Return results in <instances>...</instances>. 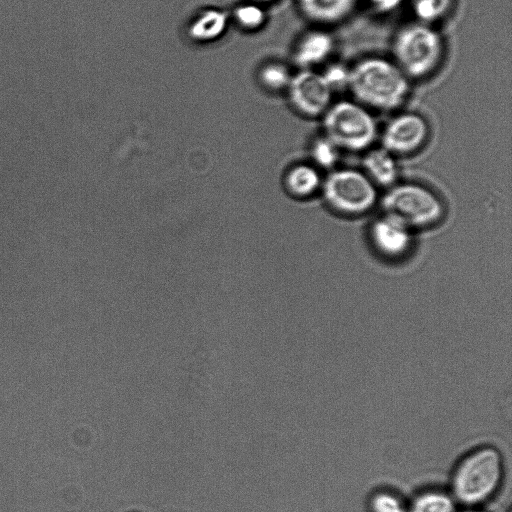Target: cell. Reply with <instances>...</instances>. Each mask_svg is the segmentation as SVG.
Wrapping results in <instances>:
<instances>
[{
    "label": "cell",
    "instance_id": "obj_15",
    "mask_svg": "<svg viewBox=\"0 0 512 512\" xmlns=\"http://www.w3.org/2000/svg\"><path fill=\"white\" fill-rule=\"evenodd\" d=\"M408 512H456V500L439 490H429L418 494Z\"/></svg>",
    "mask_w": 512,
    "mask_h": 512
},
{
    "label": "cell",
    "instance_id": "obj_10",
    "mask_svg": "<svg viewBox=\"0 0 512 512\" xmlns=\"http://www.w3.org/2000/svg\"><path fill=\"white\" fill-rule=\"evenodd\" d=\"M334 48V40L326 31L315 29L297 42L293 58L302 69H312L326 61Z\"/></svg>",
    "mask_w": 512,
    "mask_h": 512
},
{
    "label": "cell",
    "instance_id": "obj_7",
    "mask_svg": "<svg viewBox=\"0 0 512 512\" xmlns=\"http://www.w3.org/2000/svg\"><path fill=\"white\" fill-rule=\"evenodd\" d=\"M293 108L303 116H322L332 104L333 89L322 74L312 69H302L292 76L287 88Z\"/></svg>",
    "mask_w": 512,
    "mask_h": 512
},
{
    "label": "cell",
    "instance_id": "obj_23",
    "mask_svg": "<svg viewBox=\"0 0 512 512\" xmlns=\"http://www.w3.org/2000/svg\"><path fill=\"white\" fill-rule=\"evenodd\" d=\"M464 512H486L484 510H480V509H477V508H471V509H467L466 511Z\"/></svg>",
    "mask_w": 512,
    "mask_h": 512
},
{
    "label": "cell",
    "instance_id": "obj_5",
    "mask_svg": "<svg viewBox=\"0 0 512 512\" xmlns=\"http://www.w3.org/2000/svg\"><path fill=\"white\" fill-rule=\"evenodd\" d=\"M383 214L391 216L410 229L437 224L445 214V205L429 187L414 183H396L382 198Z\"/></svg>",
    "mask_w": 512,
    "mask_h": 512
},
{
    "label": "cell",
    "instance_id": "obj_24",
    "mask_svg": "<svg viewBox=\"0 0 512 512\" xmlns=\"http://www.w3.org/2000/svg\"><path fill=\"white\" fill-rule=\"evenodd\" d=\"M273 0H254V2H257V3H267V2H272Z\"/></svg>",
    "mask_w": 512,
    "mask_h": 512
},
{
    "label": "cell",
    "instance_id": "obj_20",
    "mask_svg": "<svg viewBox=\"0 0 512 512\" xmlns=\"http://www.w3.org/2000/svg\"><path fill=\"white\" fill-rule=\"evenodd\" d=\"M370 512H408V507L395 494L388 491H379L369 500Z\"/></svg>",
    "mask_w": 512,
    "mask_h": 512
},
{
    "label": "cell",
    "instance_id": "obj_2",
    "mask_svg": "<svg viewBox=\"0 0 512 512\" xmlns=\"http://www.w3.org/2000/svg\"><path fill=\"white\" fill-rule=\"evenodd\" d=\"M503 473L500 452L490 446L478 448L457 465L452 477L453 498L469 507L482 504L498 491Z\"/></svg>",
    "mask_w": 512,
    "mask_h": 512
},
{
    "label": "cell",
    "instance_id": "obj_19",
    "mask_svg": "<svg viewBox=\"0 0 512 512\" xmlns=\"http://www.w3.org/2000/svg\"><path fill=\"white\" fill-rule=\"evenodd\" d=\"M313 165L317 168H331L339 159L340 150L324 135L315 139L311 146Z\"/></svg>",
    "mask_w": 512,
    "mask_h": 512
},
{
    "label": "cell",
    "instance_id": "obj_14",
    "mask_svg": "<svg viewBox=\"0 0 512 512\" xmlns=\"http://www.w3.org/2000/svg\"><path fill=\"white\" fill-rule=\"evenodd\" d=\"M228 26V15L219 9H206L190 23L188 33L198 42H211L221 37Z\"/></svg>",
    "mask_w": 512,
    "mask_h": 512
},
{
    "label": "cell",
    "instance_id": "obj_17",
    "mask_svg": "<svg viewBox=\"0 0 512 512\" xmlns=\"http://www.w3.org/2000/svg\"><path fill=\"white\" fill-rule=\"evenodd\" d=\"M292 76L290 69L279 62L266 64L259 72L260 82L271 91L287 90Z\"/></svg>",
    "mask_w": 512,
    "mask_h": 512
},
{
    "label": "cell",
    "instance_id": "obj_9",
    "mask_svg": "<svg viewBox=\"0 0 512 512\" xmlns=\"http://www.w3.org/2000/svg\"><path fill=\"white\" fill-rule=\"evenodd\" d=\"M413 230L401 221L383 214L369 228V239L374 250L386 259H400L413 245Z\"/></svg>",
    "mask_w": 512,
    "mask_h": 512
},
{
    "label": "cell",
    "instance_id": "obj_13",
    "mask_svg": "<svg viewBox=\"0 0 512 512\" xmlns=\"http://www.w3.org/2000/svg\"><path fill=\"white\" fill-rule=\"evenodd\" d=\"M287 192L296 198H308L322 186L318 168L310 163H298L289 168L284 177Z\"/></svg>",
    "mask_w": 512,
    "mask_h": 512
},
{
    "label": "cell",
    "instance_id": "obj_21",
    "mask_svg": "<svg viewBox=\"0 0 512 512\" xmlns=\"http://www.w3.org/2000/svg\"><path fill=\"white\" fill-rule=\"evenodd\" d=\"M348 71L349 68H345L340 64H334L330 65L324 72H322V74L332 87L333 91H335L341 87H347Z\"/></svg>",
    "mask_w": 512,
    "mask_h": 512
},
{
    "label": "cell",
    "instance_id": "obj_8",
    "mask_svg": "<svg viewBox=\"0 0 512 512\" xmlns=\"http://www.w3.org/2000/svg\"><path fill=\"white\" fill-rule=\"evenodd\" d=\"M429 134V124L423 116L403 112L386 124L382 133V147L394 156L410 155L425 145Z\"/></svg>",
    "mask_w": 512,
    "mask_h": 512
},
{
    "label": "cell",
    "instance_id": "obj_16",
    "mask_svg": "<svg viewBox=\"0 0 512 512\" xmlns=\"http://www.w3.org/2000/svg\"><path fill=\"white\" fill-rule=\"evenodd\" d=\"M455 0H409L410 8L417 22L433 25L452 10Z\"/></svg>",
    "mask_w": 512,
    "mask_h": 512
},
{
    "label": "cell",
    "instance_id": "obj_18",
    "mask_svg": "<svg viewBox=\"0 0 512 512\" xmlns=\"http://www.w3.org/2000/svg\"><path fill=\"white\" fill-rule=\"evenodd\" d=\"M236 23L245 30H256L266 21L265 10L258 3L237 6L233 12Z\"/></svg>",
    "mask_w": 512,
    "mask_h": 512
},
{
    "label": "cell",
    "instance_id": "obj_12",
    "mask_svg": "<svg viewBox=\"0 0 512 512\" xmlns=\"http://www.w3.org/2000/svg\"><path fill=\"white\" fill-rule=\"evenodd\" d=\"M298 5L307 19L328 25L347 18L352 13L356 0H298Z\"/></svg>",
    "mask_w": 512,
    "mask_h": 512
},
{
    "label": "cell",
    "instance_id": "obj_1",
    "mask_svg": "<svg viewBox=\"0 0 512 512\" xmlns=\"http://www.w3.org/2000/svg\"><path fill=\"white\" fill-rule=\"evenodd\" d=\"M347 88L367 109L391 111L406 101L411 82L393 60L370 56L349 68Z\"/></svg>",
    "mask_w": 512,
    "mask_h": 512
},
{
    "label": "cell",
    "instance_id": "obj_22",
    "mask_svg": "<svg viewBox=\"0 0 512 512\" xmlns=\"http://www.w3.org/2000/svg\"><path fill=\"white\" fill-rule=\"evenodd\" d=\"M369 4L377 10H390L394 8L400 0H367Z\"/></svg>",
    "mask_w": 512,
    "mask_h": 512
},
{
    "label": "cell",
    "instance_id": "obj_3",
    "mask_svg": "<svg viewBox=\"0 0 512 512\" xmlns=\"http://www.w3.org/2000/svg\"><path fill=\"white\" fill-rule=\"evenodd\" d=\"M444 52L441 34L432 26L415 22L403 26L392 43L394 63L411 79H422L439 66Z\"/></svg>",
    "mask_w": 512,
    "mask_h": 512
},
{
    "label": "cell",
    "instance_id": "obj_6",
    "mask_svg": "<svg viewBox=\"0 0 512 512\" xmlns=\"http://www.w3.org/2000/svg\"><path fill=\"white\" fill-rule=\"evenodd\" d=\"M320 190L329 208L345 216L363 215L377 202V187L358 169L332 171L322 181Z\"/></svg>",
    "mask_w": 512,
    "mask_h": 512
},
{
    "label": "cell",
    "instance_id": "obj_4",
    "mask_svg": "<svg viewBox=\"0 0 512 512\" xmlns=\"http://www.w3.org/2000/svg\"><path fill=\"white\" fill-rule=\"evenodd\" d=\"M322 117L323 135L339 150H368L377 136V125L369 109L351 100L332 103Z\"/></svg>",
    "mask_w": 512,
    "mask_h": 512
},
{
    "label": "cell",
    "instance_id": "obj_11",
    "mask_svg": "<svg viewBox=\"0 0 512 512\" xmlns=\"http://www.w3.org/2000/svg\"><path fill=\"white\" fill-rule=\"evenodd\" d=\"M363 172L376 187L395 185L399 176L396 156L383 147L369 149L362 162Z\"/></svg>",
    "mask_w": 512,
    "mask_h": 512
}]
</instances>
